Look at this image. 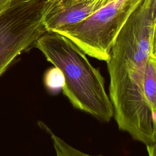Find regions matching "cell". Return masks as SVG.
Returning a JSON list of instances; mask_svg holds the SVG:
<instances>
[{"mask_svg": "<svg viewBox=\"0 0 156 156\" xmlns=\"http://www.w3.org/2000/svg\"><path fill=\"white\" fill-rule=\"evenodd\" d=\"M47 60L58 68L65 78L63 94L72 105L98 120L108 122L113 109L99 69L73 42L56 32H46L35 43Z\"/></svg>", "mask_w": 156, "mask_h": 156, "instance_id": "6da1fadb", "label": "cell"}, {"mask_svg": "<svg viewBox=\"0 0 156 156\" xmlns=\"http://www.w3.org/2000/svg\"><path fill=\"white\" fill-rule=\"evenodd\" d=\"M62 0H15L0 15V76L46 30L44 19Z\"/></svg>", "mask_w": 156, "mask_h": 156, "instance_id": "7a4b0ae2", "label": "cell"}, {"mask_svg": "<svg viewBox=\"0 0 156 156\" xmlns=\"http://www.w3.org/2000/svg\"><path fill=\"white\" fill-rule=\"evenodd\" d=\"M143 0H114L84 20L56 33L69 39L86 55L106 62L121 29Z\"/></svg>", "mask_w": 156, "mask_h": 156, "instance_id": "3957f363", "label": "cell"}, {"mask_svg": "<svg viewBox=\"0 0 156 156\" xmlns=\"http://www.w3.org/2000/svg\"><path fill=\"white\" fill-rule=\"evenodd\" d=\"M114 0H62L46 15L47 32H57L76 24Z\"/></svg>", "mask_w": 156, "mask_h": 156, "instance_id": "277c9868", "label": "cell"}, {"mask_svg": "<svg viewBox=\"0 0 156 156\" xmlns=\"http://www.w3.org/2000/svg\"><path fill=\"white\" fill-rule=\"evenodd\" d=\"M143 88L147 105L153 112L156 113V52L151 54L147 59Z\"/></svg>", "mask_w": 156, "mask_h": 156, "instance_id": "5b68a950", "label": "cell"}, {"mask_svg": "<svg viewBox=\"0 0 156 156\" xmlns=\"http://www.w3.org/2000/svg\"><path fill=\"white\" fill-rule=\"evenodd\" d=\"M38 124L41 128L44 129L50 135L56 156H102L101 155H90L73 147L59 136L54 134L45 124L41 121H40Z\"/></svg>", "mask_w": 156, "mask_h": 156, "instance_id": "8992f818", "label": "cell"}, {"mask_svg": "<svg viewBox=\"0 0 156 156\" xmlns=\"http://www.w3.org/2000/svg\"><path fill=\"white\" fill-rule=\"evenodd\" d=\"M43 82L45 88L51 94H57L65 85V78L62 71L54 66L48 69L44 74Z\"/></svg>", "mask_w": 156, "mask_h": 156, "instance_id": "52a82bcc", "label": "cell"}, {"mask_svg": "<svg viewBox=\"0 0 156 156\" xmlns=\"http://www.w3.org/2000/svg\"><path fill=\"white\" fill-rule=\"evenodd\" d=\"M15 0H0V15L3 13Z\"/></svg>", "mask_w": 156, "mask_h": 156, "instance_id": "ba28073f", "label": "cell"}, {"mask_svg": "<svg viewBox=\"0 0 156 156\" xmlns=\"http://www.w3.org/2000/svg\"><path fill=\"white\" fill-rule=\"evenodd\" d=\"M148 156H156V147L155 144L146 146Z\"/></svg>", "mask_w": 156, "mask_h": 156, "instance_id": "9c48e42d", "label": "cell"}]
</instances>
